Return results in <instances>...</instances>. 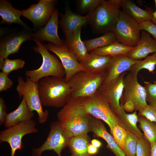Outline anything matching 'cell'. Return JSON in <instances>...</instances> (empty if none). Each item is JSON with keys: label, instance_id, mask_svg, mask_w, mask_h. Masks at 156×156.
Returning <instances> with one entry per match:
<instances>
[{"label": "cell", "instance_id": "obj_1", "mask_svg": "<svg viewBox=\"0 0 156 156\" xmlns=\"http://www.w3.org/2000/svg\"><path fill=\"white\" fill-rule=\"evenodd\" d=\"M91 115L86 111L80 98H70L58 112V121L73 136L88 134Z\"/></svg>", "mask_w": 156, "mask_h": 156}, {"label": "cell", "instance_id": "obj_2", "mask_svg": "<svg viewBox=\"0 0 156 156\" xmlns=\"http://www.w3.org/2000/svg\"><path fill=\"white\" fill-rule=\"evenodd\" d=\"M38 87L42 106L62 107L71 98V89L65 77H44L38 82Z\"/></svg>", "mask_w": 156, "mask_h": 156}, {"label": "cell", "instance_id": "obj_3", "mask_svg": "<svg viewBox=\"0 0 156 156\" xmlns=\"http://www.w3.org/2000/svg\"><path fill=\"white\" fill-rule=\"evenodd\" d=\"M122 0H103L87 14L88 24L94 34H104L113 31L118 18Z\"/></svg>", "mask_w": 156, "mask_h": 156}, {"label": "cell", "instance_id": "obj_4", "mask_svg": "<svg viewBox=\"0 0 156 156\" xmlns=\"http://www.w3.org/2000/svg\"><path fill=\"white\" fill-rule=\"evenodd\" d=\"M33 40L37 46L32 48L35 52L41 55L42 58V63L38 69L26 71V76L36 83H38L42 79L47 77H65L64 69L58 58L51 54L45 46L39 40L36 38H33Z\"/></svg>", "mask_w": 156, "mask_h": 156}, {"label": "cell", "instance_id": "obj_5", "mask_svg": "<svg viewBox=\"0 0 156 156\" xmlns=\"http://www.w3.org/2000/svg\"><path fill=\"white\" fill-rule=\"evenodd\" d=\"M106 74V72L94 73L81 71L77 73L68 82L71 90V98L92 96L103 83Z\"/></svg>", "mask_w": 156, "mask_h": 156}, {"label": "cell", "instance_id": "obj_6", "mask_svg": "<svg viewBox=\"0 0 156 156\" xmlns=\"http://www.w3.org/2000/svg\"><path fill=\"white\" fill-rule=\"evenodd\" d=\"M79 98L87 112L105 122L112 134L113 128L119 125V122L117 117L112 110L105 96L98 90L91 96Z\"/></svg>", "mask_w": 156, "mask_h": 156}, {"label": "cell", "instance_id": "obj_7", "mask_svg": "<svg viewBox=\"0 0 156 156\" xmlns=\"http://www.w3.org/2000/svg\"><path fill=\"white\" fill-rule=\"evenodd\" d=\"M72 134L58 121L51 123L48 136L40 147L32 148V156H41L46 151H53L61 156L62 150L68 146Z\"/></svg>", "mask_w": 156, "mask_h": 156}, {"label": "cell", "instance_id": "obj_8", "mask_svg": "<svg viewBox=\"0 0 156 156\" xmlns=\"http://www.w3.org/2000/svg\"><path fill=\"white\" fill-rule=\"evenodd\" d=\"M18 84L16 90L20 98L25 96L27 104L33 111L36 112L38 115V121L41 124L45 123L49 115L47 110L44 111L41 103L38 89V83H35L27 77L26 80L19 76L18 78Z\"/></svg>", "mask_w": 156, "mask_h": 156}, {"label": "cell", "instance_id": "obj_9", "mask_svg": "<svg viewBox=\"0 0 156 156\" xmlns=\"http://www.w3.org/2000/svg\"><path fill=\"white\" fill-rule=\"evenodd\" d=\"M141 31L138 23L123 11H120L113 31L117 42L127 46L134 47L140 39Z\"/></svg>", "mask_w": 156, "mask_h": 156}, {"label": "cell", "instance_id": "obj_10", "mask_svg": "<svg viewBox=\"0 0 156 156\" xmlns=\"http://www.w3.org/2000/svg\"><path fill=\"white\" fill-rule=\"evenodd\" d=\"M38 132L34 120L25 121L1 131L0 143L5 142L8 143L11 150L10 156H14L16 151L23 147V137L26 135Z\"/></svg>", "mask_w": 156, "mask_h": 156}, {"label": "cell", "instance_id": "obj_11", "mask_svg": "<svg viewBox=\"0 0 156 156\" xmlns=\"http://www.w3.org/2000/svg\"><path fill=\"white\" fill-rule=\"evenodd\" d=\"M137 75L131 72L124 78V89L120 105L126 101H131L134 104L135 110L140 114L148 105L146 100L145 88L138 82Z\"/></svg>", "mask_w": 156, "mask_h": 156}, {"label": "cell", "instance_id": "obj_12", "mask_svg": "<svg viewBox=\"0 0 156 156\" xmlns=\"http://www.w3.org/2000/svg\"><path fill=\"white\" fill-rule=\"evenodd\" d=\"M31 31L25 28L14 29L1 38L0 66L9 55L18 52L23 42L33 39Z\"/></svg>", "mask_w": 156, "mask_h": 156}, {"label": "cell", "instance_id": "obj_13", "mask_svg": "<svg viewBox=\"0 0 156 156\" xmlns=\"http://www.w3.org/2000/svg\"><path fill=\"white\" fill-rule=\"evenodd\" d=\"M57 1L40 0L28 8L22 10V16L33 23L36 31L44 27L50 19Z\"/></svg>", "mask_w": 156, "mask_h": 156}, {"label": "cell", "instance_id": "obj_14", "mask_svg": "<svg viewBox=\"0 0 156 156\" xmlns=\"http://www.w3.org/2000/svg\"><path fill=\"white\" fill-rule=\"evenodd\" d=\"M44 45L48 51L53 53L60 60L64 69L65 78L67 82L77 73L86 71L78 61L73 52L66 44L65 41L61 46H55L51 43Z\"/></svg>", "mask_w": 156, "mask_h": 156}, {"label": "cell", "instance_id": "obj_15", "mask_svg": "<svg viewBox=\"0 0 156 156\" xmlns=\"http://www.w3.org/2000/svg\"><path fill=\"white\" fill-rule=\"evenodd\" d=\"M127 73L125 71L109 82L102 84L98 89L107 99L117 116L121 112L120 102L124 89V78Z\"/></svg>", "mask_w": 156, "mask_h": 156}, {"label": "cell", "instance_id": "obj_16", "mask_svg": "<svg viewBox=\"0 0 156 156\" xmlns=\"http://www.w3.org/2000/svg\"><path fill=\"white\" fill-rule=\"evenodd\" d=\"M59 15L58 11L55 8L47 24L33 33V39L36 38L42 42L49 41L57 46L64 45L65 41L61 39L58 35Z\"/></svg>", "mask_w": 156, "mask_h": 156}, {"label": "cell", "instance_id": "obj_17", "mask_svg": "<svg viewBox=\"0 0 156 156\" xmlns=\"http://www.w3.org/2000/svg\"><path fill=\"white\" fill-rule=\"evenodd\" d=\"M89 128L96 136L103 139L107 143V147L115 156H126L122 150L115 141L113 137L107 131L101 120L91 116L90 118Z\"/></svg>", "mask_w": 156, "mask_h": 156}, {"label": "cell", "instance_id": "obj_18", "mask_svg": "<svg viewBox=\"0 0 156 156\" xmlns=\"http://www.w3.org/2000/svg\"><path fill=\"white\" fill-rule=\"evenodd\" d=\"M65 12L61 14L59 22L64 35L73 32L78 28L88 24V16H82L73 12L68 3H65Z\"/></svg>", "mask_w": 156, "mask_h": 156}, {"label": "cell", "instance_id": "obj_19", "mask_svg": "<svg viewBox=\"0 0 156 156\" xmlns=\"http://www.w3.org/2000/svg\"><path fill=\"white\" fill-rule=\"evenodd\" d=\"M156 52V41L149 33L142 30L139 40L127 56L133 60H139L146 58L150 53Z\"/></svg>", "mask_w": 156, "mask_h": 156}, {"label": "cell", "instance_id": "obj_20", "mask_svg": "<svg viewBox=\"0 0 156 156\" xmlns=\"http://www.w3.org/2000/svg\"><path fill=\"white\" fill-rule=\"evenodd\" d=\"M139 60H133L123 55L113 56L107 69L106 76L103 83L109 82L128 71L132 66Z\"/></svg>", "mask_w": 156, "mask_h": 156}, {"label": "cell", "instance_id": "obj_21", "mask_svg": "<svg viewBox=\"0 0 156 156\" xmlns=\"http://www.w3.org/2000/svg\"><path fill=\"white\" fill-rule=\"evenodd\" d=\"M34 116L33 111L27 106L25 97L23 96L18 107L7 114L4 125L7 128H9L22 122L31 120Z\"/></svg>", "mask_w": 156, "mask_h": 156}, {"label": "cell", "instance_id": "obj_22", "mask_svg": "<svg viewBox=\"0 0 156 156\" xmlns=\"http://www.w3.org/2000/svg\"><path fill=\"white\" fill-rule=\"evenodd\" d=\"M22 15V11L14 8L10 2L6 0L0 1V16L2 18L1 22V24L17 23L25 29L35 31L21 20L20 17Z\"/></svg>", "mask_w": 156, "mask_h": 156}, {"label": "cell", "instance_id": "obj_23", "mask_svg": "<svg viewBox=\"0 0 156 156\" xmlns=\"http://www.w3.org/2000/svg\"><path fill=\"white\" fill-rule=\"evenodd\" d=\"M81 28L79 27L74 32L65 35L66 44L73 52L80 63L84 60L89 54L81 39Z\"/></svg>", "mask_w": 156, "mask_h": 156}, {"label": "cell", "instance_id": "obj_24", "mask_svg": "<svg viewBox=\"0 0 156 156\" xmlns=\"http://www.w3.org/2000/svg\"><path fill=\"white\" fill-rule=\"evenodd\" d=\"M113 56L89 53L86 59L80 63L86 71L102 73L106 70Z\"/></svg>", "mask_w": 156, "mask_h": 156}, {"label": "cell", "instance_id": "obj_25", "mask_svg": "<svg viewBox=\"0 0 156 156\" xmlns=\"http://www.w3.org/2000/svg\"><path fill=\"white\" fill-rule=\"evenodd\" d=\"M121 7L124 12L138 24L152 19L153 12L150 8L142 9L131 0H122Z\"/></svg>", "mask_w": 156, "mask_h": 156}, {"label": "cell", "instance_id": "obj_26", "mask_svg": "<svg viewBox=\"0 0 156 156\" xmlns=\"http://www.w3.org/2000/svg\"><path fill=\"white\" fill-rule=\"evenodd\" d=\"M121 106V112L117 117L119 122V125L127 131L131 132L135 135L139 139L144 137L137 126L138 115L136 111L133 113L127 114Z\"/></svg>", "mask_w": 156, "mask_h": 156}, {"label": "cell", "instance_id": "obj_27", "mask_svg": "<svg viewBox=\"0 0 156 156\" xmlns=\"http://www.w3.org/2000/svg\"><path fill=\"white\" fill-rule=\"evenodd\" d=\"M90 144L88 134L73 136L68 145L71 156H91L88 152Z\"/></svg>", "mask_w": 156, "mask_h": 156}, {"label": "cell", "instance_id": "obj_28", "mask_svg": "<svg viewBox=\"0 0 156 156\" xmlns=\"http://www.w3.org/2000/svg\"><path fill=\"white\" fill-rule=\"evenodd\" d=\"M134 47L125 46L116 42L108 46L96 49L91 53L100 55L114 56L119 55H127Z\"/></svg>", "mask_w": 156, "mask_h": 156}, {"label": "cell", "instance_id": "obj_29", "mask_svg": "<svg viewBox=\"0 0 156 156\" xmlns=\"http://www.w3.org/2000/svg\"><path fill=\"white\" fill-rule=\"evenodd\" d=\"M88 52L105 47L116 42V36L113 31L107 32L99 37L83 41Z\"/></svg>", "mask_w": 156, "mask_h": 156}, {"label": "cell", "instance_id": "obj_30", "mask_svg": "<svg viewBox=\"0 0 156 156\" xmlns=\"http://www.w3.org/2000/svg\"><path fill=\"white\" fill-rule=\"evenodd\" d=\"M139 127L143 132L144 138L151 144L156 142V123L152 121L145 116L138 115Z\"/></svg>", "mask_w": 156, "mask_h": 156}, {"label": "cell", "instance_id": "obj_31", "mask_svg": "<svg viewBox=\"0 0 156 156\" xmlns=\"http://www.w3.org/2000/svg\"><path fill=\"white\" fill-rule=\"evenodd\" d=\"M156 65V52L152 55L147 56L145 59L139 60L132 66L128 70L129 72L138 74L142 69H146L149 73H153Z\"/></svg>", "mask_w": 156, "mask_h": 156}, {"label": "cell", "instance_id": "obj_32", "mask_svg": "<svg viewBox=\"0 0 156 156\" xmlns=\"http://www.w3.org/2000/svg\"><path fill=\"white\" fill-rule=\"evenodd\" d=\"M25 64V62L21 59L11 60L6 58L0 66V68L2 72L8 75L12 71L23 68Z\"/></svg>", "mask_w": 156, "mask_h": 156}, {"label": "cell", "instance_id": "obj_33", "mask_svg": "<svg viewBox=\"0 0 156 156\" xmlns=\"http://www.w3.org/2000/svg\"><path fill=\"white\" fill-rule=\"evenodd\" d=\"M138 138L133 133L127 131L124 146L122 150L126 156H135Z\"/></svg>", "mask_w": 156, "mask_h": 156}, {"label": "cell", "instance_id": "obj_34", "mask_svg": "<svg viewBox=\"0 0 156 156\" xmlns=\"http://www.w3.org/2000/svg\"><path fill=\"white\" fill-rule=\"evenodd\" d=\"M111 134L118 145L122 150L127 136V131L118 125L113 128Z\"/></svg>", "mask_w": 156, "mask_h": 156}, {"label": "cell", "instance_id": "obj_35", "mask_svg": "<svg viewBox=\"0 0 156 156\" xmlns=\"http://www.w3.org/2000/svg\"><path fill=\"white\" fill-rule=\"evenodd\" d=\"M103 0H79L76 1L78 9L82 13L90 12L97 7Z\"/></svg>", "mask_w": 156, "mask_h": 156}, {"label": "cell", "instance_id": "obj_36", "mask_svg": "<svg viewBox=\"0 0 156 156\" xmlns=\"http://www.w3.org/2000/svg\"><path fill=\"white\" fill-rule=\"evenodd\" d=\"M151 144L144 137L138 139L137 144L135 156H151Z\"/></svg>", "mask_w": 156, "mask_h": 156}, {"label": "cell", "instance_id": "obj_37", "mask_svg": "<svg viewBox=\"0 0 156 156\" xmlns=\"http://www.w3.org/2000/svg\"><path fill=\"white\" fill-rule=\"evenodd\" d=\"M146 100L149 105L156 106V83L144 81Z\"/></svg>", "mask_w": 156, "mask_h": 156}, {"label": "cell", "instance_id": "obj_38", "mask_svg": "<svg viewBox=\"0 0 156 156\" xmlns=\"http://www.w3.org/2000/svg\"><path fill=\"white\" fill-rule=\"evenodd\" d=\"M141 30L147 31L151 35L156 41V25L151 20L147 21L139 24Z\"/></svg>", "mask_w": 156, "mask_h": 156}, {"label": "cell", "instance_id": "obj_39", "mask_svg": "<svg viewBox=\"0 0 156 156\" xmlns=\"http://www.w3.org/2000/svg\"><path fill=\"white\" fill-rule=\"evenodd\" d=\"M12 80L8 75L3 72H0V92L4 91L10 88L13 84Z\"/></svg>", "mask_w": 156, "mask_h": 156}, {"label": "cell", "instance_id": "obj_40", "mask_svg": "<svg viewBox=\"0 0 156 156\" xmlns=\"http://www.w3.org/2000/svg\"><path fill=\"white\" fill-rule=\"evenodd\" d=\"M150 120L156 123V106L148 104L140 114Z\"/></svg>", "mask_w": 156, "mask_h": 156}, {"label": "cell", "instance_id": "obj_41", "mask_svg": "<svg viewBox=\"0 0 156 156\" xmlns=\"http://www.w3.org/2000/svg\"><path fill=\"white\" fill-rule=\"evenodd\" d=\"M6 107L4 99L0 98V125H2L5 120L7 114Z\"/></svg>", "mask_w": 156, "mask_h": 156}, {"label": "cell", "instance_id": "obj_42", "mask_svg": "<svg viewBox=\"0 0 156 156\" xmlns=\"http://www.w3.org/2000/svg\"><path fill=\"white\" fill-rule=\"evenodd\" d=\"M122 106L125 111L131 112L135 110V107L133 103L131 101H127L125 102Z\"/></svg>", "mask_w": 156, "mask_h": 156}, {"label": "cell", "instance_id": "obj_43", "mask_svg": "<svg viewBox=\"0 0 156 156\" xmlns=\"http://www.w3.org/2000/svg\"><path fill=\"white\" fill-rule=\"evenodd\" d=\"M98 148L91 144H90L88 147V152L91 156L96 154L98 152Z\"/></svg>", "mask_w": 156, "mask_h": 156}, {"label": "cell", "instance_id": "obj_44", "mask_svg": "<svg viewBox=\"0 0 156 156\" xmlns=\"http://www.w3.org/2000/svg\"><path fill=\"white\" fill-rule=\"evenodd\" d=\"M91 144L98 148L101 147L102 145L101 142L100 141L96 139L92 140L91 141Z\"/></svg>", "mask_w": 156, "mask_h": 156}, {"label": "cell", "instance_id": "obj_45", "mask_svg": "<svg viewBox=\"0 0 156 156\" xmlns=\"http://www.w3.org/2000/svg\"><path fill=\"white\" fill-rule=\"evenodd\" d=\"M151 144V156H156V142Z\"/></svg>", "mask_w": 156, "mask_h": 156}, {"label": "cell", "instance_id": "obj_46", "mask_svg": "<svg viewBox=\"0 0 156 156\" xmlns=\"http://www.w3.org/2000/svg\"><path fill=\"white\" fill-rule=\"evenodd\" d=\"M156 10L154 12H153L152 14V17L151 20V21L156 25V0H154Z\"/></svg>", "mask_w": 156, "mask_h": 156}]
</instances>
